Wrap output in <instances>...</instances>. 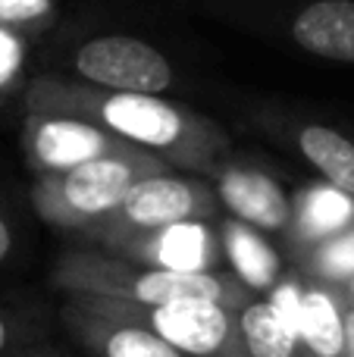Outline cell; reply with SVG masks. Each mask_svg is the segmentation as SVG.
Segmentation results:
<instances>
[{"label": "cell", "mask_w": 354, "mask_h": 357, "mask_svg": "<svg viewBox=\"0 0 354 357\" xmlns=\"http://www.w3.org/2000/svg\"><path fill=\"white\" fill-rule=\"evenodd\" d=\"M25 113L79 116L169 167L213 176L229 157V135L210 116L160 94L110 91L63 75H35L22 94Z\"/></svg>", "instance_id": "cell-1"}, {"label": "cell", "mask_w": 354, "mask_h": 357, "mask_svg": "<svg viewBox=\"0 0 354 357\" xmlns=\"http://www.w3.org/2000/svg\"><path fill=\"white\" fill-rule=\"evenodd\" d=\"M54 285L66 295H91L119 304H169L182 298H210L242 310L254 298L232 273H176L132 264L110 251H69L54 270Z\"/></svg>", "instance_id": "cell-2"}, {"label": "cell", "mask_w": 354, "mask_h": 357, "mask_svg": "<svg viewBox=\"0 0 354 357\" xmlns=\"http://www.w3.org/2000/svg\"><path fill=\"white\" fill-rule=\"evenodd\" d=\"M167 169H173L167 160L141 148L94 157L63 173L38 176L31 188V204L50 226L69 229L85 238L104 220H110L123 197L135 188V182Z\"/></svg>", "instance_id": "cell-3"}, {"label": "cell", "mask_w": 354, "mask_h": 357, "mask_svg": "<svg viewBox=\"0 0 354 357\" xmlns=\"http://www.w3.org/2000/svg\"><path fill=\"white\" fill-rule=\"evenodd\" d=\"M220 210V197L210 182L198 176L182 173H154L135 182V188L123 197L110 220H104L94 232H88V241H98L100 248H110L113 241L141 235L151 229H163L185 220H210Z\"/></svg>", "instance_id": "cell-4"}, {"label": "cell", "mask_w": 354, "mask_h": 357, "mask_svg": "<svg viewBox=\"0 0 354 357\" xmlns=\"http://www.w3.org/2000/svg\"><path fill=\"white\" fill-rule=\"evenodd\" d=\"M107 304L148 326L185 357H248L238 335V310L229 304L210 298H182V301L151 304V307L119 301Z\"/></svg>", "instance_id": "cell-5"}, {"label": "cell", "mask_w": 354, "mask_h": 357, "mask_svg": "<svg viewBox=\"0 0 354 357\" xmlns=\"http://www.w3.org/2000/svg\"><path fill=\"white\" fill-rule=\"evenodd\" d=\"M69 69L79 82L110 91L163 94L176 85V69L167 54L135 35H98L75 44Z\"/></svg>", "instance_id": "cell-6"}, {"label": "cell", "mask_w": 354, "mask_h": 357, "mask_svg": "<svg viewBox=\"0 0 354 357\" xmlns=\"http://www.w3.org/2000/svg\"><path fill=\"white\" fill-rule=\"evenodd\" d=\"M135 144L116 138L113 132L88 123L79 116H60V113H25L22 123V151L29 167L38 176L63 173L94 157L123 154Z\"/></svg>", "instance_id": "cell-7"}, {"label": "cell", "mask_w": 354, "mask_h": 357, "mask_svg": "<svg viewBox=\"0 0 354 357\" xmlns=\"http://www.w3.org/2000/svg\"><path fill=\"white\" fill-rule=\"evenodd\" d=\"M63 323L91 357H185L148 326L110 307L104 298L69 295Z\"/></svg>", "instance_id": "cell-8"}, {"label": "cell", "mask_w": 354, "mask_h": 357, "mask_svg": "<svg viewBox=\"0 0 354 357\" xmlns=\"http://www.w3.org/2000/svg\"><path fill=\"white\" fill-rule=\"evenodd\" d=\"M104 251L132 260V264L176 273H207L223 264L220 232H213L207 220H185L141 235H129V238L113 241Z\"/></svg>", "instance_id": "cell-9"}, {"label": "cell", "mask_w": 354, "mask_h": 357, "mask_svg": "<svg viewBox=\"0 0 354 357\" xmlns=\"http://www.w3.org/2000/svg\"><path fill=\"white\" fill-rule=\"evenodd\" d=\"M217 191L220 204L229 210L236 220L261 229V232H286L292 220V197L286 195L279 182L270 173L245 163L223 160L217 167Z\"/></svg>", "instance_id": "cell-10"}, {"label": "cell", "mask_w": 354, "mask_h": 357, "mask_svg": "<svg viewBox=\"0 0 354 357\" xmlns=\"http://www.w3.org/2000/svg\"><path fill=\"white\" fill-rule=\"evenodd\" d=\"M286 35L305 54L354 66V0H307L286 19Z\"/></svg>", "instance_id": "cell-11"}, {"label": "cell", "mask_w": 354, "mask_h": 357, "mask_svg": "<svg viewBox=\"0 0 354 357\" xmlns=\"http://www.w3.org/2000/svg\"><path fill=\"white\" fill-rule=\"evenodd\" d=\"M301 357H348L345 351V295L339 285L307 276L301 282Z\"/></svg>", "instance_id": "cell-12"}, {"label": "cell", "mask_w": 354, "mask_h": 357, "mask_svg": "<svg viewBox=\"0 0 354 357\" xmlns=\"http://www.w3.org/2000/svg\"><path fill=\"white\" fill-rule=\"evenodd\" d=\"M354 226V197L332 188L330 182H317L301 188L292 197V220L286 232L298 248H314L332 235Z\"/></svg>", "instance_id": "cell-13"}, {"label": "cell", "mask_w": 354, "mask_h": 357, "mask_svg": "<svg viewBox=\"0 0 354 357\" xmlns=\"http://www.w3.org/2000/svg\"><path fill=\"white\" fill-rule=\"evenodd\" d=\"M220 248H223V264H229L232 276L245 285L248 291H270L282 276V260L273 251L261 229L248 226V222L229 220L220 226Z\"/></svg>", "instance_id": "cell-14"}, {"label": "cell", "mask_w": 354, "mask_h": 357, "mask_svg": "<svg viewBox=\"0 0 354 357\" xmlns=\"http://www.w3.org/2000/svg\"><path fill=\"white\" fill-rule=\"evenodd\" d=\"M292 138L298 154L323 176V182L354 197V142L348 135L323 123H301Z\"/></svg>", "instance_id": "cell-15"}, {"label": "cell", "mask_w": 354, "mask_h": 357, "mask_svg": "<svg viewBox=\"0 0 354 357\" xmlns=\"http://www.w3.org/2000/svg\"><path fill=\"white\" fill-rule=\"evenodd\" d=\"M238 335L248 357H301L298 335L279 320L267 298H251L238 310Z\"/></svg>", "instance_id": "cell-16"}, {"label": "cell", "mask_w": 354, "mask_h": 357, "mask_svg": "<svg viewBox=\"0 0 354 357\" xmlns=\"http://www.w3.org/2000/svg\"><path fill=\"white\" fill-rule=\"evenodd\" d=\"M307 276L326 285H348L354 279V226L305 251Z\"/></svg>", "instance_id": "cell-17"}, {"label": "cell", "mask_w": 354, "mask_h": 357, "mask_svg": "<svg viewBox=\"0 0 354 357\" xmlns=\"http://www.w3.org/2000/svg\"><path fill=\"white\" fill-rule=\"evenodd\" d=\"M56 0H0V31L35 38L56 22Z\"/></svg>", "instance_id": "cell-18"}, {"label": "cell", "mask_w": 354, "mask_h": 357, "mask_svg": "<svg viewBox=\"0 0 354 357\" xmlns=\"http://www.w3.org/2000/svg\"><path fill=\"white\" fill-rule=\"evenodd\" d=\"M345 351H348V357H354V301H348V298H345Z\"/></svg>", "instance_id": "cell-19"}, {"label": "cell", "mask_w": 354, "mask_h": 357, "mask_svg": "<svg viewBox=\"0 0 354 357\" xmlns=\"http://www.w3.org/2000/svg\"><path fill=\"white\" fill-rule=\"evenodd\" d=\"M10 248H13V232H10V226H6V220L0 216V260L10 254Z\"/></svg>", "instance_id": "cell-20"}, {"label": "cell", "mask_w": 354, "mask_h": 357, "mask_svg": "<svg viewBox=\"0 0 354 357\" xmlns=\"http://www.w3.org/2000/svg\"><path fill=\"white\" fill-rule=\"evenodd\" d=\"M6 342H10V326H6V320L0 317V351L6 348Z\"/></svg>", "instance_id": "cell-21"}, {"label": "cell", "mask_w": 354, "mask_h": 357, "mask_svg": "<svg viewBox=\"0 0 354 357\" xmlns=\"http://www.w3.org/2000/svg\"><path fill=\"white\" fill-rule=\"evenodd\" d=\"M342 291H345V298H348V301H354V279L348 285H342Z\"/></svg>", "instance_id": "cell-22"}, {"label": "cell", "mask_w": 354, "mask_h": 357, "mask_svg": "<svg viewBox=\"0 0 354 357\" xmlns=\"http://www.w3.org/2000/svg\"><path fill=\"white\" fill-rule=\"evenodd\" d=\"M3 100H6V94H3V91H0V107H3Z\"/></svg>", "instance_id": "cell-23"}]
</instances>
